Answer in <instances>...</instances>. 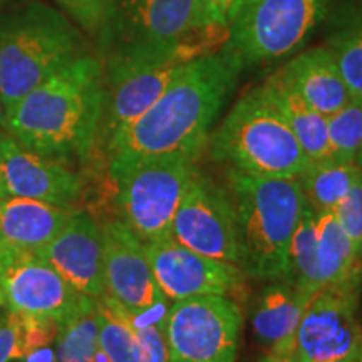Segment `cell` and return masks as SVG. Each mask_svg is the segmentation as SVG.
<instances>
[{"label": "cell", "instance_id": "6da1fadb", "mask_svg": "<svg viewBox=\"0 0 362 362\" xmlns=\"http://www.w3.org/2000/svg\"><path fill=\"white\" fill-rule=\"evenodd\" d=\"M243 67L228 45L187 62L160 99L107 144V170L160 156H200Z\"/></svg>", "mask_w": 362, "mask_h": 362}, {"label": "cell", "instance_id": "30bf717a", "mask_svg": "<svg viewBox=\"0 0 362 362\" xmlns=\"http://www.w3.org/2000/svg\"><path fill=\"white\" fill-rule=\"evenodd\" d=\"M242 324V309L230 297L200 296L171 302L166 314L170 362L235 361Z\"/></svg>", "mask_w": 362, "mask_h": 362}, {"label": "cell", "instance_id": "3957f363", "mask_svg": "<svg viewBox=\"0 0 362 362\" xmlns=\"http://www.w3.org/2000/svg\"><path fill=\"white\" fill-rule=\"evenodd\" d=\"M86 33L39 0L0 8V96L6 115L54 72L89 54Z\"/></svg>", "mask_w": 362, "mask_h": 362}, {"label": "cell", "instance_id": "44dd1931", "mask_svg": "<svg viewBox=\"0 0 362 362\" xmlns=\"http://www.w3.org/2000/svg\"><path fill=\"white\" fill-rule=\"evenodd\" d=\"M325 47L332 52L352 98H362V0L336 4L327 16Z\"/></svg>", "mask_w": 362, "mask_h": 362}, {"label": "cell", "instance_id": "9a60e30c", "mask_svg": "<svg viewBox=\"0 0 362 362\" xmlns=\"http://www.w3.org/2000/svg\"><path fill=\"white\" fill-rule=\"evenodd\" d=\"M86 300L59 272L37 253H17L6 272L8 310L62 322Z\"/></svg>", "mask_w": 362, "mask_h": 362}, {"label": "cell", "instance_id": "8fae6325", "mask_svg": "<svg viewBox=\"0 0 362 362\" xmlns=\"http://www.w3.org/2000/svg\"><path fill=\"white\" fill-rule=\"evenodd\" d=\"M362 272L325 285L310 298L297 329V356L310 362H354L362 347Z\"/></svg>", "mask_w": 362, "mask_h": 362}, {"label": "cell", "instance_id": "52a82bcc", "mask_svg": "<svg viewBox=\"0 0 362 362\" xmlns=\"http://www.w3.org/2000/svg\"><path fill=\"white\" fill-rule=\"evenodd\" d=\"M103 115L94 151L104 153L117 134L155 104L183 66L194 61L185 49H133L103 56Z\"/></svg>", "mask_w": 362, "mask_h": 362}, {"label": "cell", "instance_id": "7402d4cb", "mask_svg": "<svg viewBox=\"0 0 362 362\" xmlns=\"http://www.w3.org/2000/svg\"><path fill=\"white\" fill-rule=\"evenodd\" d=\"M262 89L274 103L285 123L296 134L297 141L309 158V161H324L330 158L327 117L298 98L293 90L284 86L274 74L269 76Z\"/></svg>", "mask_w": 362, "mask_h": 362}, {"label": "cell", "instance_id": "f6af8a7d", "mask_svg": "<svg viewBox=\"0 0 362 362\" xmlns=\"http://www.w3.org/2000/svg\"><path fill=\"white\" fill-rule=\"evenodd\" d=\"M361 320H362V317H361Z\"/></svg>", "mask_w": 362, "mask_h": 362}, {"label": "cell", "instance_id": "8992f818", "mask_svg": "<svg viewBox=\"0 0 362 362\" xmlns=\"http://www.w3.org/2000/svg\"><path fill=\"white\" fill-rule=\"evenodd\" d=\"M211 156L264 178H298L309 158L262 86L240 96L211 138Z\"/></svg>", "mask_w": 362, "mask_h": 362}, {"label": "cell", "instance_id": "4fadbf2b", "mask_svg": "<svg viewBox=\"0 0 362 362\" xmlns=\"http://www.w3.org/2000/svg\"><path fill=\"white\" fill-rule=\"evenodd\" d=\"M156 280L170 302L200 296H223L237 300L245 291V272L238 265L200 255L168 235L144 243Z\"/></svg>", "mask_w": 362, "mask_h": 362}, {"label": "cell", "instance_id": "7bdbcfd3", "mask_svg": "<svg viewBox=\"0 0 362 362\" xmlns=\"http://www.w3.org/2000/svg\"><path fill=\"white\" fill-rule=\"evenodd\" d=\"M296 362H310V361H307V359H304V357L297 356V357H296Z\"/></svg>", "mask_w": 362, "mask_h": 362}, {"label": "cell", "instance_id": "5bb4252c", "mask_svg": "<svg viewBox=\"0 0 362 362\" xmlns=\"http://www.w3.org/2000/svg\"><path fill=\"white\" fill-rule=\"evenodd\" d=\"M104 293L129 315H139L165 304L149 265L146 248L123 221H103Z\"/></svg>", "mask_w": 362, "mask_h": 362}, {"label": "cell", "instance_id": "4316f807", "mask_svg": "<svg viewBox=\"0 0 362 362\" xmlns=\"http://www.w3.org/2000/svg\"><path fill=\"white\" fill-rule=\"evenodd\" d=\"M99 314V349L110 362H141L139 344L128 314L106 293L96 298Z\"/></svg>", "mask_w": 362, "mask_h": 362}, {"label": "cell", "instance_id": "7a4b0ae2", "mask_svg": "<svg viewBox=\"0 0 362 362\" xmlns=\"http://www.w3.org/2000/svg\"><path fill=\"white\" fill-rule=\"evenodd\" d=\"M103 94V59L84 54L25 94L6 115L4 129L37 155L86 161L96 149Z\"/></svg>", "mask_w": 362, "mask_h": 362}, {"label": "cell", "instance_id": "f1b7e54d", "mask_svg": "<svg viewBox=\"0 0 362 362\" xmlns=\"http://www.w3.org/2000/svg\"><path fill=\"white\" fill-rule=\"evenodd\" d=\"M166 314H168V307L165 304L139 315L128 314L139 344L141 362H170L168 341H166Z\"/></svg>", "mask_w": 362, "mask_h": 362}, {"label": "cell", "instance_id": "1f68e13d", "mask_svg": "<svg viewBox=\"0 0 362 362\" xmlns=\"http://www.w3.org/2000/svg\"><path fill=\"white\" fill-rule=\"evenodd\" d=\"M16 314L17 319H19L24 357L34 349L49 346V344L57 339L59 322L56 319H51V317L19 314V312H16Z\"/></svg>", "mask_w": 362, "mask_h": 362}, {"label": "cell", "instance_id": "ffe728a7", "mask_svg": "<svg viewBox=\"0 0 362 362\" xmlns=\"http://www.w3.org/2000/svg\"><path fill=\"white\" fill-rule=\"evenodd\" d=\"M309 302L288 284L272 285L262 293L252 325L269 354H297V329Z\"/></svg>", "mask_w": 362, "mask_h": 362}, {"label": "cell", "instance_id": "b9f144b4", "mask_svg": "<svg viewBox=\"0 0 362 362\" xmlns=\"http://www.w3.org/2000/svg\"><path fill=\"white\" fill-rule=\"evenodd\" d=\"M354 362H362V347H361L359 354H357V357H356V361H354Z\"/></svg>", "mask_w": 362, "mask_h": 362}, {"label": "cell", "instance_id": "ac0fdd59", "mask_svg": "<svg viewBox=\"0 0 362 362\" xmlns=\"http://www.w3.org/2000/svg\"><path fill=\"white\" fill-rule=\"evenodd\" d=\"M274 76L325 117L341 110L352 98L336 59L325 45L297 54Z\"/></svg>", "mask_w": 362, "mask_h": 362}, {"label": "cell", "instance_id": "d6986e66", "mask_svg": "<svg viewBox=\"0 0 362 362\" xmlns=\"http://www.w3.org/2000/svg\"><path fill=\"white\" fill-rule=\"evenodd\" d=\"M76 208H64L22 197H8L0 203V245L17 253L44 250Z\"/></svg>", "mask_w": 362, "mask_h": 362}, {"label": "cell", "instance_id": "5b68a950", "mask_svg": "<svg viewBox=\"0 0 362 362\" xmlns=\"http://www.w3.org/2000/svg\"><path fill=\"white\" fill-rule=\"evenodd\" d=\"M94 40L101 57L133 49H185L198 59L225 47L228 27L210 19L203 0H111Z\"/></svg>", "mask_w": 362, "mask_h": 362}, {"label": "cell", "instance_id": "d4e9b609", "mask_svg": "<svg viewBox=\"0 0 362 362\" xmlns=\"http://www.w3.org/2000/svg\"><path fill=\"white\" fill-rule=\"evenodd\" d=\"M284 280L309 300L322 288L317 269L315 211L307 205V202L292 235L287 274Z\"/></svg>", "mask_w": 362, "mask_h": 362}, {"label": "cell", "instance_id": "484cf974", "mask_svg": "<svg viewBox=\"0 0 362 362\" xmlns=\"http://www.w3.org/2000/svg\"><path fill=\"white\" fill-rule=\"evenodd\" d=\"M99 349V314L96 298L86 297L78 309L59 322L57 361L89 362Z\"/></svg>", "mask_w": 362, "mask_h": 362}, {"label": "cell", "instance_id": "d590c367", "mask_svg": "<svg viewBox=\"0 0 362 362\" xmlns=\"http://www.w3.org/2000/svg\"><path fill=\"white\" fill-rule=\"evenodd\" d=\"M2 133V131H0ZM11 197L6 187V176H4V166H2V153H0V203H4Z\"/></svg>", "mask_w": 362, "mask_h": 362}, {"label": "cell", "instance_id": "e0dca14e", "mask_svg": "<svg viewBox=\"0 0 362 362\" xmlns=\"http://www.w3.org/2000/svg\"><path fill=\"white\" fill-rule=\"evenodd\" d=\"M37 255L86 297L104 293V237L101 223L74 210L57 237Z\"/></svg>", "mask_w": 362, "mask_h": 362}, {"label": "cell", "instance_id": "7c38bea8", "mask_svg": "<svg viewBox=\"0 0 362 362\" xmlns=\"http://www.w3.org/2000/svg\"><path fill=\"white\" fill-rule=\"evenodd\" d=\"M170 235L200 255L240 264L237 226L230 194L198 170L176 208Z\"/></svg>", "mask_w": 362, "mask_h": 362}, {"label": "cell", "instance_id": "2e32d148", "mask_svg": "<svg viewBox=\"0 0 362 362\" xmlns=\"http://www.w3.org/2000/svg\"><path fill=\"white\" fill-rule=\"evenodd\" d=\"M0 153L6 187L11 197L72 208L84 192L83 178L67 168L66 163L29 151L7 131L0 133Z\"/></svg>", "mask_w": 362, "mask_h": 362}, {"label": "cell", "instance_id": "603a6c76", "mask_svg": "<svg viewBox=\"0 0 362 362\" xmlns=\"http://www.w3.org/2000/svg\"><path fill=\"white\" fill-rule=\"evenodd\" d=\"M315 237L317 269L322 287L344 282L362 272V262L332 211L315 214Z\"/></svg>", "mask_w": 362, "mask_h": 362}, {"label": "cell", "instance_id": "60d3db41", "mask_svg": "<svg viewBox=\"0 0 362 362\" xmlns=\"http://www.w3.org/2000/svg\"><path fill=\"white\" fill-rule=\"evenodd\" d=\"M4 252H13V250H12V248H7V247L0 245V253H4Z\"/></svg>", "mask_w": 362, "mask_h": 362}, {"label": "cell", "instance_id": "8d00e7d4", "mask_svg": "<svg viewBox=\"0 0 362 362\" xmlns=\"http://www.w3.org/2000/svg\"><path fill=\"white\" fill-rule=\"evenodd\" d=\"M296 356H280V354H269L265 356L260 362H296Z\"/></svg>", "mask_w": 362, "mask_h": 362}, {"label": "cell", "instance_id": "cb8c5ba5", "mask_svg": "<svg viewBox=\"0 0 362 362\" xmlns=\"http://www.w3.org/2000/svg\"><path fill=\"white\" fill-rule=\"evenodd\" d=\"M362 178L357 163H339L336 160L309 161L298 176L307 205L315 214L330 211Z\"/></svg>", "mask_w": 362, "mask_h": 362}, {"label": "cell", "instance_id": "e575fe53", "mask_svg": "<svg viewBox=\"0 0 362 362\" xmlns=\"http://www.w3.org/2000/svg\"><path fill=\"white\" fill-rule=\"evenodd\" d=\"M16 255L17 252L0 253V307L6 305V272Z\"/></svg>", "mask_w": 362, "mask_h": 362}, {"label": "cell", "instance_id": "277c9868", "mask_svg": "<svg viewBox=\"0 0 362 362\" xmlns=\"http://www.w3.org/2000/svg\"><path fill=\"white\" fill-rule=\"evenodd\" d=\"M240 264L247 277L280 280L287 274L292 235L305 206L297 178H264L230 168Z\"/></svg>", "mask_w": 362, "mask_h": 362}, {"label": "cell", "instance_id": "4dcf8cb0", "mask_svg": "<svg viewBox=\"0 0 362 362\" xmlns=\"http://www.w3.org/2000/svg\"><path fill=\"white\" fill-rule=\"evenodd\" d=\"M111 0H56V4L90 39H96Z\"/></svg>", "mask_w": 362, "mask_h": 362}, {"label": "cell", "instance_id": "ee69618b", "mask_svg": "<svg viewBox=\"0 0 362 362\" xmlns=\"http://www.w3.org/2000/svg\"><path fill=\"white\" fill-rule=\"evenodd\" d=\"M228 362H235V361H228Z\"/></svg>", "mask_w": 362, "mask_h": 362}, {"label": "cell", "instance_id": "f546056e", "mask_svg": "<svg viewBox=\"0 0 362 362\" xmlns=\"http://www.w3.org/2000/svg\"><path fill=\"white\" fill-rule=\"evenodd\" d=\"M351 240L357 259L362 262V178L349 189V193L330 210Z\"/></svg>", "mask_w": 362, "mask_h": 362}, {"label": "cell", "instance_id": "74e56055", "mask_svg": "<svg viewBox=\"0 0 362 362\" xmlns=\"http://www.w3.org/2000/svg\"><path fill=\"white\" fill-rule=\"evenodd\" d=\"M4 124H6V107H4L2 96H0V131H6L4 129Z\"/></svg>", "mask_w": 362, "mask_h": 362}, {"label": "cell", "instance_id": "836d02e7", "mask_svg": "<svg viewBox=\"0 0 362 362\" xmlns=\"http://www.w3.org/2000/svg\"><path fill=\"white\" fill-rule=\"evenodd\" d=\"M210 19L218 25L228 27V11L232 7V0H203Z\"/></svg>", "mask_w": 362, "mask_h": 362}, {"label": "cell", "instance_id": "f35d334b", "mask_svg": "<svg viewBox=\"0 0 362 362\" xmlns=\"http://www.w3.org/2000/svg\"><path fill=\"white\" fill-rule=\"evenodd\" d=\"M243 2H245V0H232V7H230V11H228V19L233 16V12L237 11V8L242 6Z\"/></svg>", "mask_w": 362, "mask_h": 362}, {"label": "cell", "instance_id": "d6a6232c", "mask_svg": "<svg viewBox=\"0 0 362 362\" xmlns=\"http://www.w3.org/2000/svg\"><path fill=\"white\" fill-rule=\"evenodd\" d=\"M24 357L19 319L12 310L0 315V362H11Z\"/></svg>", "mask_w": 362, "mask_h": 362}, {"label": "cell", "instance_id": "9c48e42d", "mask_svg": "<svg viewBox=\"0 0 362 362\" xmlns=\"http://www.w3.org/2000/svg\"><path fill=\"white\" fill-rule=\"evenodd\" d=\"M337 0H245L228 19V45L245 64L292 56Z\"/></svg>", "mask_w": 362, "mask_h": 362}, {"label": "cell", "instance_id": "ba28073f", "mask_svg": "<svg viewBox=\"0 0 362 362\" xmlns=\"http://www.w3.org/2000/svg\"><path fill=\"white\" fill-rule=\"evenodd\" d=\"M197 160L194 155H170L107 170L116 185L117 220L143 243L168 237L181 197L198 170Z\"/></svg>", "mask_w": 362, "mask_h": 362}, {"label": "cell", "instance_id": "83f0119b", "mask_svg": "<svg viewBox=\"0 0 362 362\" xmlns=\"http://www.w3.org/2000/svg\"><path fill=\"white\" fill-rule=\"evenodd\" d=\"M330 160L356 163L362 144V98H351L327 116Z\"/></svg>", "mask_w": 362, "mask_h": 362}, {"label": "cell", "instance_id": "ab89813d", "mask_svg": "<svg viewBox=\"0 0 362 362\" xmlns=\"http://www.w3.org/2000/svg\"><path fill=\"white\" fill-rule=\"evenodd\" d=\"M356 163H357V166H359V170H361V173H362V144H361L359 155H357V160H356Z\"/></svg>", "mask_w": 362, "mask_h": 362}]
</instances>
